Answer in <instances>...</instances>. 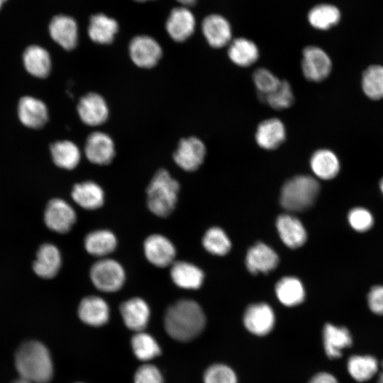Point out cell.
<instances>
[{
	"instance_id": "obj_47",
	"label": "cell",
	"mask_w": 383,
	"mask_h": 383,
	"mask_svg": "<svg viewBox=\"0 0 383 383\" xmlns=\"http://www.w3.org/2000/svg\"><path fill=\"white\" fill-rule=\"evenodd\" d=\"M376 383H383V371L379 373Z\"/></svg>"
},
{
	"instance_id": "obj_22",
	"label": "cell",
	"mask_w": 383,
	"mask_h": 383,
	"mask_svg": "<svg viewBox=\"0 0 383 383\" xmlns=\"http://www.w3.org/2000/svg\"><path fill=\"white\" fill-rule=\"evenodd\" d=\"M278 262L276 252L262 243L251 247L246 255V266L252 274L267 273L273 270Z\"/></svg>"
},
{
	"instance_id": "obj_39",
	"label": "cell",
	"mask_w": 383,
	"mask_h": 383,
	"mask_svg": "<svg viewBox=\"0 0 383 383\" xmlns=\"http://www.w3.org/2000/svg\"><path fill=\"white\" fill-rule=\"evenodd\" d=\"M260 99L274 109L282 110L292 105L294 97L290 84L286 80H281L273 91Z\"/></svg>"
},
{
	"instance_id": "obj_50",
	"label": "cell",
	"mask_w": 383,
	"mask_h": 383,
	"mask_svg": "<svg viewBox=\"0 0 383 383\" xmlns=\"http://www.w3.org/2000/svg\"><path fill=\"white\" fill-rule=\"evenodd\" d=\"M136 1H139V2H143V1H149V0H135Z\"/></svg>"
},
{
	"instance_id": "obj_41",
	"label": "cell",
	"mask_w": 383,
	"mask_h": 383,
	"mask_svg": "<svg viewBox=\"0 0 383 383\" xmlns=\"http://www.w3.org/2000/svg\"><path fill=\"white\" fill-rule=\"evenodd\" d=\"M204 383H237L234 371L223 364L209 367L204 374Z\"/></svg>"
},
{
	"instance_id": "obj_2",
	"label": "cell",
	"mask_w": 383,
	"mask_h": 383,
	"mask_svg": "<svg viewBox=\"0 0 383 383\" xmlns=\"http://www.w3.org/2000/svg\"><path fill=\"white\" fill-rule=\"evenodd\" d=\"M21 379L31 383H48L53 375V366L47 348L38 341L23 343L15 357Z\"/></svg>"
},
{
	"instance_id": "obj_32",
	"label": "cell",
	"mask_w": 383,
	"mask_h": 383,
	"mask_svg": "<svg viewBox=\"0 0 383 383\" xmlns=\"http://www.w3.org/2000/svg\"><path fill=\"white\" fill-rule=\"evenodd\" d=\"M230 60L240 67H249L259 57V50L252 40L245 38H238L232 40L228 49Z\"/></svg>"
},
{
	"instance_id": "obj_11",
	"label": "cell",
	"mask_w": 383,
	"mask_h": 383,
	"mask_svg": "<svg viewBox=\"0 0 383 383\" xmlns=\"http://www.w3.org/2000/svg\"><path fill=\"white\" fill-rule=\"evenodd\" d=\"M84 154L87 159L93 164L108 165L115 156L114 143L106 133L92 132L86 140Z\"/></svg>"
},
{
	"instance_id": "obj_7",
	"label": "cell",
	"mask_w": 383,
	"mask_h": 383,
	"mask_svg": "<svg viewBox=\"0 0 383 383\" xmlns=\"http://www.w3.org/2000/svg\"><path fill=\"white\" fill-rule=\"evenodd\" d=\"M129 55L136 66L150 69L158 63L162 55V50L153 38L138 35L130 42Z\"/></svg>"
},
{
	"instance_id": "obj_27",
	"label": "cell",
	"mask_w": 383,
	"mask_h": 383,
	"mask_svg": "<svg viewBox=\"0 0 383 383\" xmlns=\"http://www.w3.org/2000/svg\"><path fill=\"white\" fill-rule=\"evenodd\" d=\"M349 375L357 382H365L376 376L379 372L378 360L371 355H354L346 363Z\"/></svg>"
},
{
	"instance_id": "obj_31",
	"label": "cell",
	"mask_w": 383,
	"mask_h": 383,
	"mask_svg": "<svg viewBox=\"0 0 383 383\" xmlns=\"http://www.w3.org/2000/svg\"><path fill=\"white\" fill-rule=\"evenodd\" d=\"M88 253L96 257H104L116 248L117 239L109 230H96L88 233L84 242Z\"/></svg>"
},
{
	"instance_id": "obj_26",
	"label": "cell",
	"mask_w": 383,
	"mask_h": 383,
	"mask_svg": "<svg viewBox=\"0 0 383 383\" xmlns=\"http://www.w3.org/2000/svg\"><path fill=\"white\" fill-rule=\"evenodd\" d=\"M170 276L177 287L186 289L199 288L204 277L201 269L184 261H177L172 264Z\"/></svg>"
},
{
	"instance_id": "obj_23",
	"label": "cell",
	"mask_w": 383,
	"mask_h": 383,
	"mask_svg": "<svg viewBox=\"0 0 383 383\" xmlns=\"http://www.w3.org/2000/svg\"><path fill=\"white\" fill-rule=\"evenodd\" d=\"M282 242L290 248L303 245L307 238L306 229L301 222L290 214L280 215L276 223Z\"/></svg>"
},
{
	"instance_id": "obj_13",
	"label": "cell",
	"mask_w": 383,
	"mask_h": 383,
	"mask_svg": "<svg viewBox=\"0 0 383 383\" xmlns=\"http://www.w3.org/2000/svg\"><path fill=\"white\" fill-rule=\"evenodd\" d=\"M243 323L251 333L262 336L272 330L275 316L272 309L268 304H255L247 308L243 316Z\"/></svg>"
},
{
	"instance_id": "obj_46",
	"label": "cell",
	"mask_w": 383,
	"mask_h": 383,
	"mask_svg": "<svg viewBox=\"0 0 383 383\" xmlns=\"http://www.w3.org/2000/svg\"><path fill=\"white\" fill-rule=\"evenodd\" d=\"M177 1L184 6H192V5H194L196 1V0H177Z\"/></svg>"
},
{
	"instance_id": "obj_49",
	"label": "cell",
	"mask_w": 383,
	"mask_h": 383,
	"mask_svg": "<svg viewBox=\"0 0 383 383\" xmlns=\"http://www.w3.org/2000/svg\"><path fill=\"white\" fill-rule=\"evenodd\" d=\"M379 187H380V189H381V192H382L383 194V178L381 179L380 181V183H379Z\"/></svg>"
},
{
	"instance_id": "obj_52",
	"label": "cell",
	"mask_w": 383,
	"mask_h": 383,
	"mask_svg": "<svg viewBox=\"0 0 383 383\" xmlns=\"http://www.w3.org/2000/svg\"><path fill=\"white\" fill-rule=\"evenodd\" d=\"M1 4H2V1L0 0V8L1 6Z\"/></svg>"
},
{
	"instance_id": "obj_28",
	"label": "cell",
	"mask_w": 383,
	"mask_h": 383,
	"mask_svg": "<svg viewBox=\"0 0 383 383\" xmlns=\"http://www.w3.org/2000/svg\"><path fill=\"white\" fill-rule=\"evenodd\" d=\"M118 30L117 21L103 13L90 18L88 34L90 39L99 44H110Z\"/></svg>"
},
{
	"instance_id": "obj_51",
	"label": "cell",
	"mask_w": 383,
	"mask_h": 383,
	"mask_svg": "<svg viewBox=\"0 0 383 383\" xmlns=\"http://www.w3.org/2000/svg\"><path fill=\"white\" fill-rule=\"evenodd\" d=\"M381 366H382V370H383V361H382V364H381ZM382 371H383V370H382Z\"/></svg>"
},
{
	"instance_id": "obj_40",
	"label": "cell",
	"mask_w": 383,
	"mask_h": 383,
	"mask_svg": "<svg viewBox=\"0 0 383 383\" xmlns=\"http://www.w3.org/2000/svg\"><path fill=\"white\" fill-rule=\"evenodd\" d=\"M252 79L259 97L266 96L273 91L281 82L271 71L265 68L257 69L253 73Z\"/></svg>"
},
{
	"instance_id": "obj_5",
	"label": "cell",
	"mask_w": 383,
	"mask_h": 383,
	"mask_svg": "<svg viewBox=\"0 0 383 383\" xmlns=\"http://www.w3.org/2000/svg\"><path fill=\"white\" fill-rule=\"evenodd\" d=\"M89 277L94 286L104 292H115L123 285L126 273L121 265L115 260L103 258L90 268Z\"/></svg>"
},
{
	"instance_id": "obj_42",
	"label": "cell",
	"mask_w": 383,
	"mask_h": 383,
	"mask_svg": "<svg viewBox=\"0 0 383 383\" xmlns=\"http://www.w3.org/2000/svg\"><path fill=\"white\" fill-rule=\"evenodd\" d=\"M348 220L350 226L358 232H365L370 230L374 223L372 213L362 207L351 209L348 213Z\"/></svg>"
},
{
	"instance_id": "obj_43",
	"label": "cell",
	"mask_w": 383,
	"mask_h": 383,
	"mask_svg": "<svg viewBox=\"0 0 383 383\" xmlns=\"http://www.w3.org/2000/svg\"><path fill=\"white\" fill-rule=\"evenodd\" d=\"M135 383H163L160 371L153 365H143L136 371L134 376Z\"/></svg>"
},
{
	"instance_id": "obj_9",
	"label": "cell",
	"mask_w": 383,
	"mask_h": 383,
	"mask_svg": "<svg viewBox=\"0 0 383 383\" xmlns=\"http://www.w3.org/2000/svg\"><path fill=\"white\" fill-rule=\"evenodd\" d=\"M331 61L326 52L316 46H309L303 50L301 69L304 77L312 82L326 79L331 70Z\"/></svg>"
},
{
	"instance_id": "obj_4",
	"label": "cell",
	"mask_w": 383,
	"mask_h": 383,
	"mask_svg": "<svg viewBox=\"0 0 383 383\" xmlns=\"http://www.w3.org/2000/svg\"><path fill=\"white\" fill-rule=\"evenodd\" d=\"M320 192L318 182L309 175H298L287 181L281 190L280 204L289 211H303L313 206Z\"/></svg>"
},
{
	"instance_id": "obj_17",
	"label": "cell",
	"mask_w": 383,
	"mask_h": 383,
	"mask_svg": "<svg viewBox=\"0 0 383 383\" xmlns=\"http://www.w3.org/2000/svg\"><path fill=\"white\" fill-rule=\"evenodd\" d=\"M49 32L52 40L66 50L74 49L77 44V25L70 16H55L50 23Z\"/></svg>"
},
{
	"instance_id": "obj_38",
	"label": "cell",
	"mask_w": 383,
	"mask_h": 383,
	"mask_svg": "<svg viewBox=\"0 0 383 383\" xmlns=\"http://www.w3.org/2000/svg\"><path fill=\"white\" fill-rule=\"evenodd\" d=\"M202 243L208 252L216 255L227 254L231 246L228 237L218 227L209 228L203 238Z\"/></svg>"
},
{
	"instance_id": "obj_25",
	"label": "cell",
	"mask_w": 383,
	"mask_h": 383,
	"mask_svg": "<svg viewBox=\"0 0 383 383\" xmlns=\"http://www.w3.org/2000/svg\"><path fill=\"white\" fill-rule=\"evenodd\" d=\"M71 194L74 202L87 210L99 209L104 202L103 189L93 181H84L74 184Z\"/></svg>"
},
{
	"instance_id": "obj_44",
	"label": "cell",
	"mask_w": 383,
	"mask_h": 383,
	"mask_svg": "<svg viewBox=\"0 0 383 383\" xmlns=\"http://www.w3.org/2000/svg\"><path fill=\"white\" fill-rule=\"evenodd\" d=\"M367 304L372 312L383 315V285L371 288L367 295Z\"/></svg>"
},
{
	"instance_id": "obj_10",
	"label": "cell",
	"mask_w": 383,
	"mask_h": 383,
	"mask_svg": "<svg viewBox=\"0 0 383 383\" xmlns=\"http://www.w3.org/2000/svg\"><path fill=\"white\" fill-rule=\"evenodd\" d=\"M77 111L81 121L86 125L97 126L109 117V107L105 99L95 92H90L78 101Z\"/></svg>"
},
{
	"instance_id": "obj_18",
	"label": "cell",
	"mask_w": 383,
	"mask_h": 383,
	"mask_svg": "<svg viewBox=\"0 0 383 383\" xmlns=\"http://www.w3.org/2000/svg\"><path fill=\"white\" fill-rule=\"evenodd\" d=\"M125 325L132 331H142L148 325L150 311L148 304L140 297H133L120 306Z\"/></svg>"
},
{
	"instance_id": "obj_6",
	"label": "cell",
	"mask_w": 383,
	"mask_h": 383,
	"mask_svg": "<svg viewBox=\"0 0 383 383\" xmlns=\"http://www.w3.org/2000/svg\"><path fill=\"white\" fill-rule=\"evenodd\" d=\"M77 215L74 209L65 200L59 198L51 199L44 211L46 226L58 233H66L76 222Z\"/></svg>"
},
{
	"instance_id": "obj_16",
	"label": "cell",
	"mask_w": 383,
	"mask_h": 383,
	"mask_svg": "<svg viewBox=\"0 0 383 383\" xmlns=\"http://www.w3.org/2000/svg\"><path fill=\"white\" fill-rule=\"evenodd\" d=\"M201 29L205 39L212 48H221L231 42V26L221 15L211 14L205 17Z\"/></svg>"
},
{
	"instance_id": "obj_1",
	"label": "cell",
	"mask_w": 383,
	"mask_h": 383,
	"mask_svg": "<svg viewBox=\"0 0 383 383\" xmlns=\"http://www.w3.org/2000/svg\"><path fill=\"white\" fill-rule=\"evenodd\" d=\"M164 324L171 338L187 342L202 333L206 326V317L198 303L190 299H181L167 309Z\"/></svg>"
},
{
	"instance_id": "obj_12",
	"label": "cell",
	"mask_w": 383,
	"mask_h": 383,
	"mask_svg": "<svg viewBox=\"0 0 383 383\" xmlns=\"http://www.w3.org/2000/svg\"><path fill=\"white\" fill-rule=\"evenodd\" d=\"M143 248L147 260L156 267H165L174 262L175 248L172 243L162 235H149L144 241Z\"/></svg>"
},
{
	"instance_id": "obj_35",
	"label": "cell",
	"mask_w": 383,
	"mask_h": 383,
	"mask_svg": "<svg viewBox=\"0 0 383 383\" xmlns=\"http://www.w3.org/2000/svg\"><path fill=\"white\" fill-rule=\"evenodd\" d=\"M340 18L339 10L330 4H319L312 8L308 14L310 24L319 30H327L336 25Z\"/></svg>"
},
{
	"instance_id": "obj_24",
	"label": "cell",
	"mask_w": 383,
	"mask_h": 383,
	"mask_svg": "<svg viewBox=\"0 0 383 383\" xmlns=\"http://www.w3.org/2000/svg\"><path fill=\"white\" fill-rule=\"evenodd\" d=\"M285 138V126L282 121L275 118L262 121L255 132L257 145L265 150L276 149L282 144Z\"/></svg>"
},
{
	"instance_id": "obj_19",
	"label": "cell",
	"mask_w": 383,
	"mask_h": 383,
	"mask_svg": "<svg viewBox=\"0 0 383 383\" xmlns=\"http://www.w3.org/2000/svg\"><path fill=\"white\" fill-rule=\"evenodd\" d=\"M61 264L62 257L59 249L53 244L44 243L37 251L33 269L40 277L50 279L57 275Z\"/></svg>"
},
{
	"instance_id": "obj_37",
	"label": "cell",
	"mask_w": 383,
	"mask_h": 383,
	"mask_svg": "<svg viewBox=\"0 0 383 383\" xmlns=\"http://www.w3.org/2000/svg\"><path fill=\"white\" fill-rule=\"evenodd\" d=\"M362 87L364 93L370 99L383 98V67L372 65L363 73Z\"/></svg>"
},
{
	"instance_id": "obj_14",
	"label": "cell",
	"mask_w": 383,
	"mask_h": 383,
	"mask_svg": "<svg viewBox=\"0 0 383 383\" xmlns=\"http://www.w3.org/2000/svg\"><path fill=\"white\" fill-rule=\"evenodd\" d=\"M350 331L344 326L326 323L323 329V344L327 357L331 360L342 357L343 351L353 345Z\"/></svg>"
},
{
	"instance_id": "obj_34",
	"label": "cell",
	"mask_w": 383,
	"mask_h": 383,
	"mask_svg": "<svg viewBox=\"0 0 383 383\" xmlns=\"http://www.w3.org/2000/svg\"><path fill=\"white\" fill-rule=\"evenodd\" d=\"M276 294L279 301L287 306H296L304 300L305 290L296 277H285L276 284Z\"/></svg>"
},
{
	"instance_id": "obj_33",
	"label": "cell",
	"mask_w": 383,
	"mask_h": 383,
	"mask_svg": "<svg viewBox=\"0 0 383 383\" xmlns=\"http://www.w3.org/2000/svg\"><path fill=\"white\" fill-rule=\"evenodd\" d=\"M310 166L317 177L326 180L334 178L340 170L337 156L326 149L318 150L312 155Z\"/></svg>"
},
{
	"instance_id": "obj_20",
	"label": "cell",
	"mask_w": 383,
	"mask_h": 383,
	"mask_svg": "<svg viewBox=\"0 0 383 383\" xmlns=\"http://www.w3.org/2000/svg\"><path fill=\"white\" fill-rule=\"evenodd\" d=\"M109 307L104 299L98 296L83 298L78 307V316L84 323L91 326H101L109 318Z\"/></svg>"
},
{
	"instance_id": "obj_3",
	"label": "cell",
	"mask_w": 383,
	"mask_h": 383,
	"mask_svg": "<svg viewBox=\"0 0 383 383\" xmlns=\"http://www.w3.org/2000/svg\"><path fill=\"white\" fill-rule=\"evenodd\" d=\"M179 191V182L167 170L160 169L146 189L148 208L159 217L169 216L175 208Z\"/></svg>"
},
{
	"instance_id": "obj_30",
	"label": "cell",
	"mask_w": 383,
	"mask_h": 383,
	"mask_svg": "<svg viewBox=\"0 0 383 383\" xmlns=\"http://www.w3.org/2000/svg\"><path fill=\"white\" fill-rule=\"evenodd\" d=\"M50 153L53 162L58 167L68 170L74 169L81 158L77 145L67 140L53 143L50 145Z\"/></svg>"
},
{
	"instance_id": "obj_45",
	"label": "cell",
	"mask_w": 383,
	"mask_h": 383,
	"mask_svg": "<svg viewBox=\"0 0 383 383\" xmlns=\"http://www.w3.org/2000/svg\"><path fill=\"white\" fill-rule=\"evenodd\" d=\"M309 383H339V382L331 373L321 372L315 374Z\"/></svg>"
},
{
	"instance_id": "obj_29",
	"label": "cell",
	"mask_w": 383,
	"mask_h": 383,
	"mask_svg": "<svg viewBox=\"0 0 383 383\" xmlns=\"http://www.w3.org/2000/svg\"><path fill=\"white\" fill-rule=\"evenodd\" d=\"M25 68L33 76L45 78L51 70V59L49 52L38 45L28 47L23 55Z\"/></svg>"
},
{
	"instance_id": "obj_15",
	"label": "cell",
	"mask_w": 383,
	"mask_h": 383,
	"mask_svg": "<svg viewBox=\"0 0 383 383\" xmlns=\"http://www.w3.org/2000/svg\"><path fill=\"white\" fill-rule=\"evenodd\" d=\"M195 26L194 14L184 6L173 9L166 22L167 32L176 42L187 40L194 32Z\"/></svg>"
},
{
	"instance_id": "obj_8",
	"label": "cell",
	"mask_w": 383,
	"mask_h": 383,
	"mask_svg": "<svg viewBox=\"0 0 383 383\" xmlns=\"http://www.w3.org/2000/svg\"><path fill=\"white\" fill-rule=\"evenodd\" d=\"M204 143L198 138L188 137L180 140L173 154L174 162L182 170L192 172L203 163L206 156Z\"/></svg>"
},
{
	"instance_id": "obj_53",
	"label": "cell",
	"mask_w": 383,
	"mask_h": 383,
	"mask_svg": "<svg viewBox=\"0 0 383 383\" xmlns=\"http://www.w3.org/2000/svg\"><path fill=\"white\" fill-rule=\"evenodd\" d=\"M1 1H5V0H1Z\"/></svg>"
},
{
	"instance_id": "obj_36",
	"label": "cell",
	"mask_w": 383,
	"mask_h": 383,
	"mask_svg": "<svg viewBox=\"0 0 383 383\" xmlns=\"http://www.w3.org/2000/svg\"><path fill=\"white\" fill-rule=\"evenodd\" d=\"M131 345L135 355L143 361L150 360L161 353L160 348L153 337L142 331L133 336Z\"/></svg>"
},
{
	"instance_id": "obj_48",
	"label": "cell",
	"mask_w": 383,
	"mask_h": 383,
	"mask_svg": "<svg viewBox=\"0 0 383 383\" xmlns=\"http://www.w3.org/2000/svg\"><path fill=\"white\" fill-rule=\"evenodd\" d=\"M13 383H31V382H28V381H26V380H24V379H18V380L14 382Z\"/></svg>"
},
{
	"instance_id": "obj_21",
	"label": "cell",
	"mask_w": 383,
	"mask_h": 383,
	"mask_svg": "<svg viewBox=\"0 0 383 383\" xmlns=\"http://www.w3.org/2000/svg\"><path fill=\"white\" fill-rule=\"evenodd\" d=\"M18 113L21 122L31 128L43 127L48 119L46 105L41 100L32 96H26L20 99Z\"/></svg>"
}]
</instances>
